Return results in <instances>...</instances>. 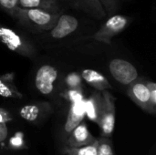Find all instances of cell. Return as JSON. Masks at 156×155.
Wrapping results in <instances>:
<instances>
[{
	"mask_svg": "<svg viewBox=\"0 0 156 155\" xmlns=\"http://www.w3.org/2000/svg\"><path fill=\"white\" fill-rule=\"evenodd\" d=\"M61 14L58 11H48L39 8L17 7L14 17L33 32H44L52 29Z\"/></svg>",
	"mask_w": 156,
	"mask_h": 155,
	"instance_id": "cell-1",
	"label": "cell"
},
{
	"mask_svg": "<svg viewBox=\"0 0 156 155\" xmlns=\"http://www.w3.org/2000/svg\"><path fill=\"white\" fill-rule=\"evenodd\" d=\"M85 100V99H84ZM84 100L75 103H70L66 118L61 125L58 127L56 132V143L58 150L63 154L66 148L65 143L69 135V133L84 121L85 118V109H84Z\"/></svg>",
	"mask_w": 156,
	"mask_h": 155,
	"instance_id": "cell-2",
	"label": "cell"
},
{
	"mask_svg": "<svg viewBox=\"0 0 156 155\" xmlns=\"http://www.w3.org/2000/svg\"><path fill=\"white\" fill-rule=\"evenodd\" d=\"M0 42L8 49L21 56L32 58L36 55L34 46L24 37L16 33L13 29L0 24Z\"/></svg>",
	"mask_w": 156,
	"mask_h": 155,
	"instance_id": "cell-3",
	"label": "cell"
},
{
	"mask_svg": "<svg viewBox=\"0 0 156 155\" xmlns=\"http://www.w3.org/2000/svg\"><path fill=\"white\" fill-rule=\"evenodd\" d=\"M102 102L98 125L101 129V136L112 137L115 126V98L109 90L101 92Z\"/></svg>",
	"mask_w": 156,
	"mask_h": 155,
	"instance_id": "cell-4",
	"label": "cell"
},
{
	"mask_svg": "<svg viewBox=\"0 0 156 155\" xmlns=\"http://www.w3.org/2000/svg\"><path fill=\"white\" fill-rule=\"evenodd\" d=\"M130 24V18L123 15L112 16L92 36L96 41L110 45L112 38L122 33Z\"/></svg>",
	"mask_w": 156,
	"mask_h": 155,
	"instance_id": "cell-5",
	"label": "cell"
},
{
	"mask_svg": "<svg viewBox=\"0 0 156 155\" xmlns=\"http://www.w3.org/2000/svg\"><path fill=\"white\" fill-rule=\"evenodd\" d=\"M128 86L127 94L129 98L144 111L150 114H155L156 110L150 103V91L146 81L136 79Z\"/></svg>",
	"mask_w": 156,
	"mask_h": 155,
	"instance_id": "cell-6",
	"label": "cell"
},
{
	"mask_svg": "<svg viewBox=\"0 0 156 155\" xmlns=\"http://www.w3.org/2000/svg\"><path fill=\"white\" fill-rule=\"evenodd\" d=\"M109 70L114 79L122 84L129 85L138 79L136 68L129 61L122 58H114L109 64Z\"/></svg>",
	"mask_w": 156,
	"mask_h": 155,
	"instance_id": "cell-7",
	"label": "cell"
},
{
	"mask_svg": "<svg viewBox=\"0 0 156 155\" xmlns=\"http://www.w3.org/2000/svg\"><path fill=\"white\" fill-rule=\"evenodd\" d=\"M52 112V108L48 102H33L23 105L18 110V116L33 124L44 122Z\"/></svg>",
	"mask_w": 156,
	"mask_h": 155,
	"instance_id": "cell-8",
	"label": "cell"
},
{
	"mask_svg": "<svg viewBox=\"0 0 156 155\" xmlns=\"http://www.w3.org/2000/svg\"><path fill=\"white\" fill-rule=\"evenodd\" d=\"M9 122H11L0 120V153L24 150L26 147V142L21 132L10 133Z\"/></svg>",
	"mask_w": 156,
	"mask_h": 155,
	"instance_id": "cell-9",
	"label": "cell"
},
{
	"mask_svg": "<svg viewBox=\"0 0 156 155\" xmlns=\"http://www.w3.org/2000/svg\"><path fill=\"white\" fill-rule=\"evenodd\" d=\"M58 79V70L51 65L41 66L35 76V86L42 95L49 96L55 90V82Z\"/></svg>",
	"mask_w": 156,
	"mask_h": 155,
	"instance_id": "cell-10",
	"label": "cell"
},
{
	"mask_svg": "<svg viewBox=\"0 0 156 155\" xmlns=\"http://www.w3.org/2000/svg\"><path fill=\"white\" fill-rule=\"evenodd\" d=\"M96 139L97 138L94 137L92 133L89 131L86 123L82 122L69 133L65 143V148H78L90 145L93 143Z\"/></svg>",
	"mask_w": 156,
	"mask_h": 155,
	"instance_id": "cell-11",
	"label": "cell"
},
{
	"mask_svg": "<svg viewBox=\"0 0 156 155\" xmlns=\"http://www.w3.org/2000/svg\"><path fill=\"white\" fill-rule=\"evenodd\" d=\"M79 21L71 15H60L56 25L50 29L51 37L56 39H60L68 37L78 28Z\"/></svg>",
	"mask_w": 156,
	"mask_h": 155,
	"instance_id": "cell-12",
	"label": "cell"
},
{
	"mask_svg": "<svg viewBox=\"0 0 156 155\" xmlns=\"http://www.w3.org/2000/svg\"><path fill=\"white\" fill-rule=\"evenodd\" d=\"M102 96L101 91L93 92L88 99L84 100V109H85V117L90 121L95 123H99L100 114L101 110Z\"/></svg>",
	"mask_w": 156,
	"mask_h": 155,
	"instance_id": "cell-13",
	"label": "cell"
},
{
	"mask_svg": "<svg viewBox=\"0 0 156 155\" xmlns=\"http://www.w3.org/2000/svg\"><path fill=\"white\" fill-rule=\"evenodd\" d=\"M80 76L90 86H91L98 91L102 92L104 90H109L112 89V85L110 84L108 79L99 71L87 69L81 71Z\"/></svg>",
	"mask_w": 156,
	"mask_h": 155,
	"instance_id": "cell-14",
	"label": "cell"
},
{
	"mask_svg": "<svg viewBox=\"0 0 156 155\" xmlns=\"http://www.w3.org/2000/svg\"><path fill=\"white\" fill-rule=\"evenodd\" d=\"M0 96L3 98L18 100L23 98L22 93L15 84L14 73H5L0 76Z\"/></svg>",
	"mask_w": 156,
	"mask_h": 155,
	"instance_id": "cell-15",
	"label": "cell"
},
{
	"mask_svg": "<svg viewBox=\"0 0 156 155\" xmlns=\"http://www.w3.org/2000/svg\"><path fill=\"white\" fill-rule=\"evenodd\" d=\"M18 7L39 8L48 11H58L57 0H18Z\"/></svg>",
	"mask_w": 156,
	"mask_h": 155,
	"instance_id": "cell-16",
	"label": "cell"
},
{
	"mask_svg": "<svg viewBox=\"0 0 156 155\" xmlns=\"http://www.w3.org/2000/svg\"><path fill=\"white\" fill-rule=\"evenodd\" d=\"M76 3L84 11L96 18H103L106 13L99 0H76Z\"/></svg>",
	"mask_w": 156,
	"mask_h": 155,
	"instance_id": "cell-17",
	"label": "cell"
},
{
	"mask_svg": "<svg viewBox=\"0 0 156 155\" xmlns=\"http://www.w3.org/2000/svg\"><path fill=\"white\" fill-rule=\"evenodd\" d=\"M97 155H114L113 143L111 137L97 138Z\"/></svg>",
	"mask_w": 156,
	"mask_h": 155,
	"instance_id": "cell-18",
	"label": "cell"
},
{
	"mask_svg": "<svg viewBox=\"0 0 156 155\" xmlns=\"http://www.w3.org/2000/svg\"><path fill=\"white\" fill-rule=\"evenodd\" d=\"M63 155H97V139L90 145L78 148H68Z\"/></svg>",
	"mask_w": 156,
	"mask_h": 155,
	"instance_id": "cell-19",
	"label": "cell"
},
{
	"mask_svg": "<svg viewBox=\"0 0 156 155\" xmlns=\"http://www.w3.org/2000/svg\"><path fill=\"white\" fill-rule=\"evenodd\" d=\"M61 97L66 100L69 104L75 103L78 101H81L84 100V95L82 91V88L80 89H69L68 88L61 93Z\"/></svg>",
	"mask_w": 156,
	"mask_h": 155,
	"instance_id": "cell-20",
	"label": "cell"
},
{
	"mask_svg": "<svg viewBox=\"0 0 156 155\" xmlns=\"http://www.w3.org/2000/svg\"><path fill=\"white\" fill-rule=\"evenodd\" d=\"M65 82L67 84V87L69 89H80L82 78L79 73L72 72V73H69V75H67V77L65 79Z\"/></svg>",
	"mask_w": 156,
	"mask_h": 155,
	"instance_id": "cell-21",
	"label": "cell"
},
{
	"mask_svg": "<svg viewBox=\"0 0 156 155\" xmlns=\"http://www.w3.org/2000/svg\"><path fill=\"white\" fill-rule=\"evenodd\" d=\"M17 7L18 0H0V9L12 16H14Z\"/></svg>",
	"mask_w": 156,
	"mask_h": 155,
	"instance_id": "cell-22",
	"label": "cell"
},
{
	"mask_svg": "<svg viewBox=\"0 0 156 155\" xmlns=\"http://www.w3.org/2000/svg\"><path fill=\"white\" fill-rule=\"evenodd\" d=\"M106 15H112L117 10V0H99Z\"/></svg>",
	"mask_w": 156,
	"mask_h": 155,
	"instance_id": "cell-23",
	"label": "cell"
},
{
	"mask_svg": "<svg viewBox=\"0 0 156 155\" xmlns=\"http://www.w3.org/2000/svg\"><path fill=\"white\" fill-rule=\"evenodd\" d=\"M146 84L150 91V103L156 110V84L154 81H146Z\"/></svg>",
	"mask_w": 156,
	"mask_h": 155,
	"instance_id": "cell-24",
	"label": "cell"
},
{
	"mask_svg": "<svg viewBox=\"0 0 156 155\" xmlns=\"http://www.w3.org/2000/svg\"><path fill=\"white\" fill-rule=\"evenodd\" d=\"M0 155H12V154H10L9 153H0Z\"/></svg>",
	"mask_w": 156,
	"mask_h": 155,
	"instance_id": "cell-25",
	"label": "cell"
}]
</instances>
